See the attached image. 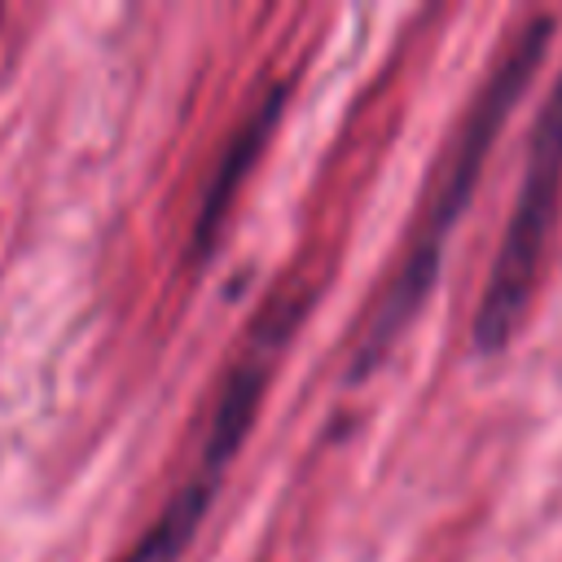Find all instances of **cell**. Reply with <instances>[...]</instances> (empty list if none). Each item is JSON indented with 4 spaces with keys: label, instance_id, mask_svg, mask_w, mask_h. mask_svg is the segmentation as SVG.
<instances>
[{
    "label": "cell",
    "instance_id": "cell-1",
    "mask_svg": "<svg viewBox=\"0 0 562 562\" xmlns=\"http://www.w3.org/2000/svg\"><path fill=\"white\" fill-rule=\"evenodd\" d=\"M553 13H531L514 35L509 44L501 48V57L492 61V70L483 75L457 136L448 140L443 158H439V171H435V184H430V198L422 206V220L408 237V250L400 259V268L391 272L382 299L373 303V312L364 316V334L356 342V356H351V378L369 373L386 351L391 342L404 334V325L417 316V307L426 303L435 277H439V263H443V246H448V233L457 228L474 184H479V171L492 154V140L501 132V123L509 119V110L518 105V97L527 92L531 75L540 70L549 44H553Z\"/></svg>",
    "mask_w": 562,
    "mask_h": 562
},
{
    "label": "cell",
    "instance_id": "cell-4",
    "mask_svg": "<svg viewBox=\"0 0 562 562\" xmlns=\"http://www.w3.org/2000/svg\"><path fill=\"white\" fill-rule=\"evenodd\" d=\"M220 479H224V470H211V465L198 461V474L162 505V514L149 522V531L119 562H180L184 549L193 544V536H198L211 501H215Z\"/></svg>",
    "mask_w": 562,
    "mask_h": 562
},
{
    "label": "cell",
    "instance_id": "cell-3",
    "mask_svg": "<svg viewBox=\"0 0 562 562\" xmlns=\"http://www.w3.org/2000/svg\"><path fill=\"white\" fill-rule=\"evenodd\" d=\"M281 105H285V83H277V88L255 105V114L228 136V145H224V154H220V162H215V171H211V180H206V189H202L198 215H193V233H189V255H193V259H206V255L215 250L220 228H224V220H228V206H233V198H237L246 171L259 162V154H263V145H268V136H272V127H277V119H281Z\"/></svg>",
    "mask_w": 562,
    "mask_h": 562
},
{
    "label": "cell",
    "instance_id": "cell-2",
    "mask_svg": "<svg viewBox=\"0 0 562 562\" xmlns=\"http://www.w3.org/2000/svg\"><path fill=\"white\" fill-rule=\"evenodd\" d=\"M558 202H562V70L531 123V145L518 180V198L509 211V224L501 233L496 259L487 268V285L474 303L470 321V342L483 356H496L522 325L540 263L549 250V233L558 224Z\"/></svg>",
    "mask_w": 562,
    "mask_h": 562
}]
</instances>
